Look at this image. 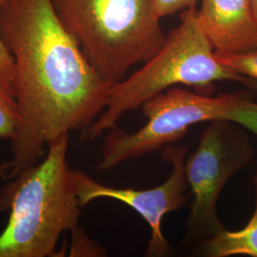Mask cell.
Instances as JSON below:
<instances>
[{
    "label": "cell",
    "mask_w": 257,
    "mask_h": 257,
    "mask_svg": "<svg viewBox=\"0 0 257 257\" xmlns=\"http://www.w3.org/2000/svg\"><path fill=\"white\" fill-rule=\"evenodd\" d=\"M221 63L234 72L257 81V48L238 54H217Z\"/></svg>",
    "instance_id": "8fae6325"
},
{
    "label": "cell",
    "mask_w": 257,
    "mask_h": 257,
    "mask_svg": "<svg viewBox=\"0 0 257 257\" xmlns=\"http://www.w3.org/2000/svg\"><path fill=\"white\" fill-rule=\"evenodd\" d=\"M197 0H152L154 12L158 19L171 16L178 11L194 7Z\"/></svg>",
    "instance_id": "4fadbf2b"
},
{
    "label": "cell",
    "mask_w": 257,
    "mask_h": 257,
    "mask_svg": "<svg viewBox=\"0 0 257 257\" xmlns=\"http://www.w3.org/2000/svg\"><path fill=\"white\" fill-rule=\"evenodd\" d=\"M56 17L110 86L163 46L152 0H51Z\"/></svg>",
    "instance_id": "277c9868"
},
{
    "label": "cell",
    "mask_w": 257,
    "mask_h": 257,
    "mask_svg": "<svg viewBox=\"0 0 257 257\" xmlns=\"http://www.w3.org/2000/svg\"><path fill=\"white\" fill-rule=\"evenodd\" d=\"M250 3H251V6H252V10H253V13L255 15V18L257 19V0H250Z\"/></svg>",
    "instance_id": "9a60e30c"
},
{
    "label": "cell",
    "mask_w": 257,
    "mask_h": 257,
    "mask_svg": "<svg viewBox=\"0 0 257 257\" xmlns=\"http://www.w3.org/2000/svg\"><path fill=\"white\" fill-rule=\"evenodd\" d=\"M6 2V0H0V9H1V7L3 6V4Z\"/></svg>",
    "instance_id": "e0dca14e"
},
{
    "label": "cell",
    "mask_w": 257,
    "mask_h": 257,
    "mask_svg": "<svg viewBox=\"0 0 257 257\" xmlns=\"http://www.w3.org/2000/svg\"><path fill=\"white\" fill-rule=\"evenodd\" d=\"M19 122L20 111L14 85L0 73V138L12 141Z\"/></svg>",
    "instance_id": "30bf717a"
},
{
    "label": "cell",
    "mask_w": 257,
    "mask_h": 257,
    "mask_svg": "<svg viewBox=\"0 0 257 257\" xmlns=\"http://www.w3.org/2000/svg\"><path fill=\"white\" fill-rule=\"evenodd\" d=\"M73 243L71 247V256L79 255H101V250L93 241L89 238L86 233L79 228L72 231Z\"/></svg>",
    "instance_id": "7c38bea8"
},
{
    "label": "cell",
    "mask_w": 257,
    "mask_h": 257,
    "mask_svg": "<svg viewBox=\"0 0 257 257\" xmlns=\"http://www.w3.org/2000/svg\"><path fill=\"white\" fill-rule=\"evenodd\" d=\"M253 184H254V188H255V193H256V198H257V173L254 178H253Z\"/></svg>",
    "instance_id": "2e32d148"
},
{
    "label": "cell",
    "mask_w": 257,
    "mask_h": 257,
    "mask_svg": "<svg viewBox=\"0 0 257 257\" xmlns=\"http://www.w3.org/2000/svg\"><path fill=\"white\" fill-rule=\"evenodd\" d=\"M189 146L167 145L162 157L172 165V173L164 183L147 190L114 188L106 186L78 169L71 170V176L80 206L98 198H110L126 204L147 222L151 237L146 249L147 256H167L171 246L162 231V221L167 213L179 210L192 195L185 175V160Z\"/></svg>",
    "instance_id": "52a82bcc"
},
{
    "label": "cell",
    "mask_w": 257,
    "mask_h": 257,
    "mask_svg": "<svg viewBox=\"0 0 257 257\" xmlns=\"http://www.w3.org/2000/svg\"><path fill=\"white\" fill-rule=\"evenodd\" d=\"M0 36L15 61L20 111L12 158L0 166L1 177L9 180L38 162L50 142L89 128L111 86L61 24L51 0H6Z\"/></svg>",
    "instance_id": "6da1fadb"
},
{
    "label": "cell",
    "mask_w": 257,
    "mask_h": 257,
    "mask_svg": "<svg viewBox=\"0 0 257 257\" xmlns=\"http://www.w3.org/2000/svg\"><path fill=\"white\" fill-rule=\"evenodd\" d=\"M141 108L147 121L139 130L128 134L114 128L107 133L98 171H110L128 159L174 144L190 127L199 123L228 120L257 138V102L247 92L211 95L174 87L148 100Z\"/></svg>",
    "instance_id": "5b68a950"
},
{
    "label": "cell",
    "mask_w": 257,
    "mask_h": 257,
    "mask_svg": "<svg viewBox=\"0 0 257 257\" xmlns=\"http://www.w3.org/2000/svg\"><path fill=\"white\" fill-rule=\"evenodd\" d=\"M233 81L257 91V81L221 63L203 33L194 7L184 10L180 24L167 37L161 49L135 73L110 87L106 107L92 125L81 132V140H94L116 128L128 111L141 108L157 94L177 85L211 94L213 84Z\"/></svg>",
    "instance_id": "3957f363"
},
{
    "label": "cell",
    "mask_w": 257,
    "mask_h": 257,
    "mask_svg": "<svg viewBox=\"0 0 257 257\" xmlns=\"http://www.w3.org/2000/svg\"><path fill=\"white\" fill-rule=\"evenodd\" d=\"M197 18L217 54H238L257 48V19L250 0H201Z\"/></svg>",
    "instance_id": "ba28073f"
},
{
    "label": "cell",
    "mask_w": 257,
    "mask_h": 257,
    "mask_svg": "<svg viewBox=\"0 0 257 257\" xmlns=\"http://www.w3.org/2000/svg\"><path fill=\"white\" fill-rule=\"evenodd\" d=\"M0 73L7 77L11 82L14 81L15 61L13 55L5 46V43L0 36Z\"/></svg>",
    "instance_id": "5bb4252c"
},
{
    "label": "cell",
    "mask_w": 257,
    "mask_h": 257,
    "mask_svg": "<svg viewBox=\"0 0 257 257\" xmlns=\"http://www.w3.org/2000/svg\"><path fill=\"white\" fill-rule=\"evenodd\" d=\"M244 127L228 120L209 122L192 154L185 160V175L192 195L187 220L188 237L206 239L225 230L217 202L225 186L254 156Z\"/></svg>",
    "instance_id": "8992f818"
},
{
    "label": "cell",
    "mask_w": 257,
    "mask_h": 257,
    "mask_svg": "<svg viewBox=\"0 0 257 257\" xmlns=\"http://www.w3.org/2000/svg\"><path fill=\"white\" fill-rule=\"evenodd\" d=\"M200 252L204 256L209 257H257V198L253 213L243 229H225L215 235L204 239Z\"/></svg>",
    "instance_id": "9c48e42d"
},
{
    "label": "cell",
    "mask_w": 257,
    "mask_h": 257,
    "mask_svg": "<svg viewBox=\"0 0 257 257\" xmlns=\"http://www.w3.org/2000/svg\"><path fill=\"white\" fill-rule=\"evenodd\" d=\"M69 135L47 146L45 158L20 173L0 192L9 219L0 233V257L55 255L64 231L78 228L82 207L68 167Z\"/></svg>",
    "instance_id": "7a4b0ae2"
}]
</instances>
